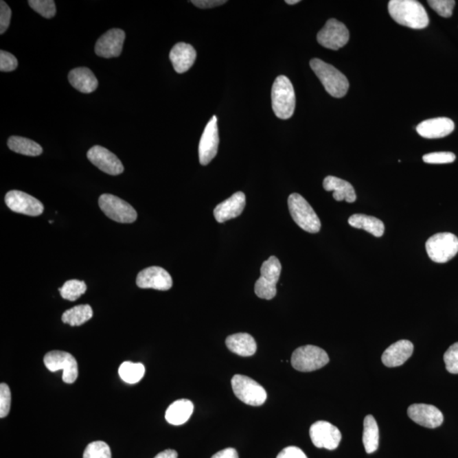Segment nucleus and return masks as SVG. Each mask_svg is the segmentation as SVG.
I'll use <instances>...</instances> for the list:
<instances>
[{
  "label": "nucleus",
  "mask_w": 458,
  "mask_h": 458,
  "mask_svg": "<svg viewBox=\"0 0 458 458\" xmlns=\"http://www.w3.org/2000/svg\"><path fill=\"white\" fill-rule=\"evenodd\" d=\"M43 363L50 372L63 370L62 380L66 384H73L78 377L77 360L70 353L53 351L47 353Z\"/></svg>",
  "instance_id": "1a4fd4ad"
},
{
  "label": "nucleus",
  "mask_w": 458,
  "mask_h": 458,
  "mask_svg": "<svg viewBox=\"0 0 458 458\" xmlns=\"http://www.w3.org/2000/svg\"><path fill=\"white\" fill-rule=\"evenodd\" d=\"M350 32L345 25L336 19H330L317 34V39L324 48L338 50L346 45Z\"/></svg>",
  "instance_id": "9d476101"
},
{
  "label": "nucleus",
  "mask_w": 458,
  "mask_h": 458,
  "mask_svg": "<svg viewBox=\"0 0 458 458\" xmlns=\"http://www.w3.org/2000/svg\"><path fill=\"white\" fill-rule=\"evenodd\" d=\"M226 345L231 352L241 356H253L257 349L255 339L247 333L230 335L227 338Z\"/></svg>",
  "instance_id": "b1692460"
},
{
  "label": "nucleus",
  "mask_w": 458,
  "mask_h": 458,
  "mask_svg": "<svg viewBox=\"0 0 458 458\" xmlns=\"http://www.w3.org/2000/svg\"><path fill=\"white\" fill-rule=\"evenodd\" d=\"M455 154L452 152H435L424 154L423 161L428 164H447L455 161Z\"/></svg>",
  "instance_id": "4c0bfd02"
},
{
  "label": "nucleus",
  "mask_w": 458,
  "mask_h": 458,
  "mask_svg": "<svg viewBox=\"0 0 458 458\" xmlns=\"http://www.w3.org/2000/svg\"><path fill=\"white\" fill-rule=\"evenodd\" d=\"M86 290L85 282L77 279L67 281L64 286L59 288L61 297L70 301H77L86 293Z\"/></svg>",
  "instance_id": "7c9ffc66"
},
{
  "label": "nucleus",
  "mask_w": 458,
  "mask_h": 458,
  "mask_svg": "<svg viewBox=\"0 0 458 458\" xmlns=\"http://www.w3.org/2000/svg\"><path fill=\"white\" fill-rule=\"evenodd\" d=\"M12 405V393L5 383L0 385V417L3 418L8 415Z\"/></svg>",
  "instance_id": "58836bf2"
},
{
  "label": "nucleus",
  "mask_w": 458,
  "mask_h": 458,
  "mask_svg": "<svg viewBox=\"0 0 458 458\" xmlns=\"http://www.w3.org/2000/svg\"><path fill=\"white\" fill-rule=\"evenodd\" d=\"M281 271H282V265H281L279 260L273 255L263 262L261 268V277L269 281V282L277 284L280 277Z\"/></svg>",
  "instance_id": "2f4dec72"
},
{
  "label": "nucleus",
  "mask_w": 458,
  "mask_h": 458,
  "mask_svg": "<svg viewBox=\"0 0 458 458\" xmlns=\"http://www.w3.org/2000/svg\"><path fill=\"white\" fill-rule=\"evenodd\" d=\"M363 442L367 453H374L378 448L380 432L377 422L372 415L364 418Z\"/></svg>",
  "instance_id": "bb28decb"
},
{
  "label": "nucleus",
  "mask_w": 458,
  "mask_h": 458,
  "mask_svg": "<svg viewBox=\"0 0 458 458\" xmlns=\"http://www.w3.org/2000/svg\"><path fill=\"white\" fill-rule=\"evenodd\" d=\"M12 18V10L5 1L0 2V34H3L8 29Z\"/></svg>",
  "instance_id": "a19ab883"
},
{
  "label": "nucleus",
  "mask_w": 458,
  "mask_h": 458,
  "mask_svg": "<svg viewBox=\"0 0 458 458\" xmlns=\"http://www.w3.org/2000/svg\"><path fill=\"white\" fill-rule=\"evenodd\" d=\"M196 51L192 45L185 43H176L171 50L170 60L178 73H185L192 67L196 60Z\"/></svg>",
  "instance_id": "aec40b11"
},
{
  "label": "nucleus",
  "mask_w": 458,
  "mask_h": 458,
  "mask_svg": "<svg viewBox=\"0 0 458 458\" xmlns=\"http://www.w3.org/2000/svg\"><path fill=\"white\" fill-rule=\"evenodd\" d=\"M388 10L392 19L402 26L420 30L430 23L424 7L415 0H391Z\"/></svg>",
  "instance_id": "f257e3e1"
},
{
  "label": "nucleus",
  "mask_w": 458,
  "mask_h": 458,
  "mask_svg": "<svg viewBox=\"0 0 458 458\" xmlns=\"http://www.w3.org/2000/svg\"><path fill=\"white\" fill-rule=\"evenodd\" d=\"M409 417L421 426L435 428L441 426L444 417L437 407L427 404H413L407 410Z\"/></svg>",
  "instance_id": "dca6fc26"
},
{
  "label": "nucleus",
  "mask_w": 458,
  "mask_h": 458,
  "mask_svg": "<svg viewBox=\"0 0 458 458\" xmlns=\"http://www.w3.org/2000/svg\"><path fill=\"white\" fill-rule=\"evenodd\" d=\"M194 412V404L190 400H178L165 411V420L172 425H182L190 420Z\"/></svg>",
  "instance_id": "393cba45"
},
{
  "label": "nucleus",
  "mask_w": 458,
  "mask_h": 458,
  "mask_svg": "<svg viewBox=\"0 0 458 458\" xmlns=\"http://www.w3.org/2000/svg\"><path fill=\"white\" fill-rule=\"evenodd\" d=\"M99 205L104 214L115 222L133 223L138 216L131 205L113 194H102L99 199Z\"/></svg>",
  "instance_id": "6e6552de"
},
{
  "label": "nucleus",
  "mask_w": 458,
  "mask_h": 458,
  "mask_svg": "<svg viewBox=\"0 0 458 458\" xmlns=\"http://www.w3.org/2000/svg\"><path fill=\"white\" fill-rule=\"evenodd\" d=\"M348 222L353 228L365 230L377 238L383 236L385 233L384 222L372 216L354 214L349 218Z\"/></svg>",
  "instance_id": "a878e982"
},
{
  "label": "nucleus",
  "mask_w": 458,
  "mask_h": 458,
  "mask_svg": "<svg viewBox=\"0 0 458 458\" xmlns=\"http://www.w3.org/2000/svg\"><path fill=\"white\" fill-rule=\"evenodd\" d=\"M126 38L124 31L121 29H111L106 34L101 36L95 45V53L100 57H118L121 55L122 47Z\"/></svg>",
  "instance_id": "f3484780"
},
{
  "label": "nucleus",
  "mask_w": 458,
  "mask_h": 458,
  "mask_svg": "<svg viewBox=\"0 0 458 458\" xmlns=\"http://www.w3.org/2000/svg\"><path fill=\"white\" fill-rule=\"evenodd\" d=\"M329 362L326 352L315 345L301 346L291 356L292 366L300 372H312L322 369Z\"/></svg>",
  "instance_id": "423d86ee"
},
{
  "label": "nucleus",
  "mask_w": 458,
  "mask_h": 458,
  "mask_svg": "<svg viewBox=\"0 0 458 458\" xmlns=\"http://www.w3.org/2000/svg\"><path fill=\"white\" fill-rule=\"evenodd\" d=\"M179 454L174 450L168 449L158 453L154 458H178Z\"/></svg>",
  "instance_id": "a18cd8bd"
},
{
  "label": "nucleus",
  "mask_w": 458,
  "mask_h": 458,
  "mask_svg": "<svg viewBox=\"0 0 458 458\" xmlns=\"http://www.w3.org/2000/svg\"><path fill=\"white\" fill-rule=\"evenodd\" d=\"M17 67V59L12 54L3 51V50L0 51V71H13L16 69Z\"/></svg>",
  "instance_id": "ea45409f"
},
{
  "label": "nucleus",
  "mask_w": 458,
  "mask_h": 458,
  "mask_svg": "<svg viewBox=\"0 0 458 458\" xmlns=\"http://www.w3.org/2000/svg\"><path fill=\"white\" fill-rule=\"evenodd\" d=\"M295 93L293 85L286 76L275 79L272 88V106L277 117L287 120L295 109Z\"/></svg>",
  "instance_id": "7ed1b4c3"
},
{
  "label": "nucleus",
  "mask_w": 458,
  "mask_h": 458,
  "mask_svg": "<svg viewBox=\"0 0 458 458\" xmlns=\"http://www.w3.org/2000/svg\"><path fill=\"white\" fill-rule=\"evenodd\" d=\"M93 309L89 305L76 306L63 313L62 322L71 326H81L92 319Z\"/></svg>",
  "instance_id": "c85d7f7f"
},
{
  "label": "nucleus",
  "mask_w": 458,
  "mask_h": 458,
  "mask_svg": "<svg viewBox=\"0 0 458 458\" xmlns=\"http://www.w3.org/2000/svg\"><path fill=\"white\" fill-rule=\"evenodd\" d=\"M310 67L331 96L341 99L346 95L350 86L348 79L336 68L320 59H312Z\"/></svg>",
  "instance_id": "f03ea898"
},
{
  "label": "nucleus",
  "mask_w": 458,
  "mask_h": 458,
  "mask_svg": "<svg viewBox=\"0 0 458 458\" xmlns=\"http://www.w3.org/2000/svg\"><path fill=\"white\" fill-rule=\"evenodd\" d=\"M28 3L32 10L47 19L56 16V3L53 0H30Z\"/></svg>",
  "instance_id": "72a5a7b5"
},
{
  "label": "nucleus",
  "mask_w": 458,
  "mask_h": 458,
  "mask_svg": "<svg viewBox=\"0 0 458 458\" xmlns=\"http://www.w3.org/2000/svg\"><path fill=\"white\" fill-rule=\"evenodd\" d=\"M219 135L218 118L214 115L210 122L205 126L203 135L199 144L200 163L207 165L214 160L218 154Z\"/></svg>",
  "instance_id": "ddd939ff"
},
{
  "label": "nucleus",
  "mask_w": 458,
  "mask_h": 458,
  "mask_svg": "<svg viewBox=\"0 0 458 458\" xmlns=\"http://www.w3.org/2000/svg\"><path fill=\"white\" fill-rule=\"evenodd\" d=\"M245 203L247 198L243 192L234 193L228 200L216 205L214 209V218L216 222L222 223L238 218L242 214Z\"/></svg>",
  "instance_id": "6ab92c4d"
},
{
  "label": "nucleus",
  "mask_w": 458,
  "mask_h": 458,
  "mask_svg": "<svg viewBox=\"0 0 458 458\" xmlns=\"http://www.w3.org/2000/svg\"><path fill=\"white\" fill-rule=\"evenodd\" d=\"M288 210L297 225L306 232L319 233L321 222L313 208L301 194H291L288 199Z\"/></svg>",
  "instance_id": "20e7f679"
},
{
  "label": "nucleus",
  "mask_w": 458,
  "mask_h": 458,
  "mask_svg": "<svg viewBox=\"0 0 458 458\" xmlns=\"http://www.w3.org/2000/svg\"><path fill=\"white\" fill-rule=\"evenodd\" d=\"M5 200L7 207L16 214L38 216L45 210L41 201L19 190L10 191L6 194Z\"/></svg>",
  "instance_id": "f8f14e48"
},
{
  "label": "nucleus",
  "mask_w": 458,
  "mask_h": 458,
  "mask_svg": "<svg viewBox=\"0 0 458 458\" xmlns=\"http://www.w3.org/2000/svg\"><path fill=\"white\" fill-rule=\"evenodd\" d=\"M277 284L260 277L255 284V293L259 298L272 300L277 295Z\"/></svg>",
  "instance_id": "f704fd0d"
},
{
  "label": "nucleus",
  "mask_w": 458,
  "mask_h": 458,
  "mask_svg": "<svg viewBox=\"0 0 458 458\" xmlns=\"http://www.w3.org/2000/svg\"><path fill=\"white\" fill-rule=\"evenodd\" d=\"M323 187L326 191H333L335 201L353 203L356 200V191L351 183L336 176H326L323 180Z\"/></svg>",
  "instance_id": "4be33fe9"
},
{
  "label": "nucleus",
  "mask_w": 458,
  "mask_h": 458,
  "mask_svg": "<svg viewBox=\"0 0 458 458\" xmlns=\"http://www.w3.org/2000/svg\"><path fill=\"white\" fill-rule=\"evenodd\" d=\"M68 80L73 88L84 93H90L98 87V80L93 71L87 67H78L70 71Z\"/></svg>",
  "instance_id": "5701e85b"
},
{
  "label": "nucleus",
  "mask_w": 458,
  "mask_h": 458,
  "mask_svg": "<svg viewBox=\"0 0 458 458\" xmlns=\"http://www.w3.org/2000/svg\"><path fill=\"white\" fill-rule=\"evenodd\" d=\"M234 395L247 405L258 407L266 400L265 389L252 378L244 375H234L231 380Z\"/></svg>",
  "instance_id": "0eeeda50"
},
{
  "label": "nucleus",
  "mask_w": 458,
  "mask_h": 458,
  "mask_svg": "<svg viewBox=\"0 0 458 458\" xmlns=\"http://www.w3.org/2000/svg\"><path fill=\"white\" fill-rule=\"evenodd\" d=\"M136 284L141 288L165 291L172 287V279L168 271L160 266H150L142 270L137 276Z\"/></svg>",
  "instance_id": "2eb2a0df"
},
{
  "label": "nucleus",
  "mask_w": 458,
  "mask_h": 458,
  "mask_svg": "<svg viewBox=\"0 0 458 458\" xmlns=\"http://www.w3.org/2000/svg\"><path fill=\"white\" fill-rule=\"evenodd\" d=\"M425 247L433 262L446 263L458 253V238L450 233H436L427 240Z\"/></svg>",
  "instance_id": "39448f33"
},
{
  "label": "nucleus",
  "mask_w": 458,
  "mask_h": 458,
  "mask_svg": "<svg viewBox=\"0 0 458 458\" xmlns=\"http://www.w3.org/2000/svg\"><path fill=\"white\" fill-rule=\"evenodd\" d=\"M444 362L446 370L453 374H458V342L450 345L445 353Z\"/></svg>",
  "instance_id": "e433bc0d"
},
{
  "label": "nucleus",
  "mask_w": 458,
  "mask_h": 458,
  "mask_svg": "<svg viewBox=\"0 0 458 458\" xmlns=\"http://www.w3.org/2000/svg\"><path fill=\"white\" fill-rule=\"evenodd\" d=\"M10 150L17 154L28 157H38L43 153V149L38 143L23 137L12 136L8 140Z\"/></svg>",
  "instance_id": "cd10ccee"
},
{
  "label": "nucleus",
  "mask_w": 458,
  "mask_h": 458,
  "mask_svg": "<svg viewBox=\"0 0 458 458\" xmlns=\"http://www.w3.org/2000/svg\"><path fill=\"white\" fill-rule=\"evenodd\" d=\"M84 458H111L110 446L104 442H93L87 446Z\"/></svg>",
  "instance_id": "473e14b6"
},
{
  "label": "nucleus",
  "mask_w": 458,
  "mask_h": 458,
  "mask_svg": "<svg viewBox=\"0 0 458 458\" xmlns=\"http://www.w3.org/2000/svg\"><path fill=\"white\" fill-rule=\"evenodd\" d=\"M428 5L439 16L449 18L453 16L456 2L453 0H428Z\"/></svg>",
  "instance_id": "c9c22d12"
},
{
  "label": "nucleus",
  "mask_w": 458,
  "mask_h": 458,
  "mask_svg": "<svg viewBox=\"0 0 458 458\" xmlns=\"http://www.w3.org/2000/svg\"><path fill=\"white\" fill-rule=\"evenodd\" d=\"M288 5H295V3H300V0H286Z\"/></svg>",
  "instance_id": "49530a36"
},
{
  "label": "nucleus",
  "mask_w": 458,
  "mask_h": 458,
  "mask_svg": "<svg viewBox=\"0 0 458 458\" xmlns=\"http://www.w3.org/2000/svg\"><path fill=\"white\" fill-rule=\"evenodd\" d=\"M191 2L201 9L214 8V7L222 5L227 3V1H222V0H194Z\"/></svg>",
  "instance_id": "37998d69"
},
{
  "label": "nucleus",
  "mask_w": 458,
  "mask_h": 458,
  "mask_svg": "<svg viewBox=\"0 0 458 458\" xmlns=\"http://www.w3.org/2000/svg\"><path fill=\"white\" fill-rule=\"evenodd\" d=\"M455 129V124L452 119L438 117L428 119L417 126L418 135L424 139H442L448 136Z\"/></svg>",
  "instance_id": "a211bd4d"
},
{
  "label": "nucleus",
  "mask_w": 458,
  "mask_h": 458,
  "mask_svg": "<svg viewBox=\"0 0 458 458\" xmlns=\"http://www.w3.org/2000/svg\"><path fill=\"white\" fill-rule=\"evenodd\" d=\"M211 458H239L237 450L234 448H226L214 454Z\"/></svg>",
  "instance_id": "c03bdc74"
},
{
  "label": "nucleus",
  "mask_w": 458,
  "mask_h": 458,
  "mask_svg": "<svg viewBox=\"0 0 458 458\" xmlns=\"http://www.w3.org/2000/svg\"><path fill=\"white\" fill-rule=\"evenodd\" d=\"M414 346L407 340L399 341L385 350L382 355V362L389 367L402 366L413 355Z\"/></svg>",
  "instance_id": "412c9836"
},
{
  "label": "nucleus",
  "mask_w": 458,
  "mask_h": 458,
  "mask_svg": "<svg viewBox=\"0 0 458 458\" xmlns=\"http://www.w3.org/2000/svg\"><path fill=\"white\" fill-rule=\"evenodd\" d=\"M118 373L126 383L133 385L142 380L146 374V367L142 363L125 362L119 367Z\"/></svg>",
  "instance_id": "c756f323"
},
{
  "label": "nucleus",
  "mask_w": 458,
  "mask_h": 458,
  "mask_svg": "<svg viewBox=\"0 0 458 458\" xmlns=\"http://www.w3.org/2000/svg\"><path fill=\"white\" fill-rule=\"evenodd\" d=\"M90 162L107 174L117 176L124 172V167L115 154L102 146H95L87 153Z\"/></svg>",
  "instance_id": "4468645a"
},
{
  "label": "nucleus",
  "mask_w": 458,
  "mask_h": 458,
  "mask_svg": "<svg viewBox=\"0 0 458 458\" xmlns=\"http://www.w3.org/2000/svg\"><path fill=\"white\" fill-rule=\"evenodd\" d=\"M277 458H308V457L299 447L288 446L279 453Z\"/></svg>",
  "instance_id": "79ce46f5"
},
{
  "label": "nucleus",
  "mask_w": 458,
  "mask_h": 458,
  "mask_svg": "<svg viewBox=\"0 0 458 458\" xmlns=\"http://www.w3.org/2000/svg\"><path fill=\"white\" fill-rule=\"evenodd\" d=\"M310 437L317 448L335 450L340 445L341 433L337 427L326 421H319L310 428Z\"/></svg>",
  "instance_id": "9b49d317"
}]
</instances>
